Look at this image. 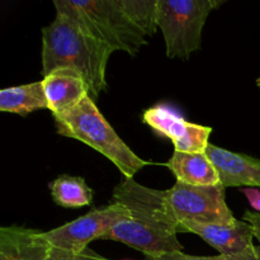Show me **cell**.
<instances>
[{
    "label": "cell",
    "mask_w": 260,
    "mask_h": 260,
    "mask_svg": "<svg viewBox=\"0 0 260 260\" xmlns=\"http://www.w3.org/2000/svg\"><path fill=\"white\" fill-rule=\"evenodd\" d=\"M113 202L128 210L129 217L118 221L101 240H112L141 251L146 256L183 251L178 240L177 218L167 203L165 190L123 178L114 187Z\"/></svg>",
    "instance_id": "obj_1"
},
{
    "label": "cell",
    "mask_w": 260,
    "mask_h": 260,
    "mask_svg": "<svg viewBox=\"0 0 260 260\" xmlns=\"http://www.w3.org/2000/svg\"><path fill=\"white\" fill-rule=\"evenodd\" d=\"M112 52L109 46L63 14L56 13L55 20L42 28L43 78L60 69L75 71L86 83L93 101L107 89V63Z\"/></svg>",
    "instance_id": "obj_2"
},
{
    "label": "cell",
    "mask_w": 260,
    "mask_h": 260,
    "mask_svg": "<svg viewBox=\"0 0 260 260\" xmlns=\"http://www.w3.org/2000/svg\"><path fill=\"white\" fill-rule=\"evenodd\" d=\"M52 117L58 135L78 140L90 146L111 160L123 178L132 179L142 168L152 164L137 156L127 146L111 123L104 118L90 95H86L71 111Z\"/></svg>",
    "instance_id": "obj_3"
},
{
    "label": "cell",
    "mask_w": 260,
    "mask_h": 260,
    "mask_svg": "<svg viewBox=\"0 0 260 260\" xmlns=\"http://www.w3.org/2000/svg\"><path fill=\"white\" fill-rule=\"evenodd\" d=\"M53 5L56 13L73 19L113 51L135 56L147 45L145 35L127 17L119 0H55Z\"/></svg>",
    "instance_id": "obj_4"
},
{
    "label": "cell",
    "mask_w": 260,
    "mask_h": 260,
    "mask_svg": "<svg viewBox=\"0 0 260 260\" xmlns=\"http://www.w3.org/2000/svg\"><path fill=\"white\" fill-rule=\"evenodd\" d=\"M221 0H157V25L169 58L188 60L202 46L206 20Z\"/></svg>",
    "instance_id": "obj_5"
},
{
    "label": "cell",
    "mask_w": 260,
    "mask_h": 260,
    "mask_svg": "<svg viewBox=\"0 0 260 260\" xmlns=\"http://www.w3.org/2000/svg\"><path fill=\"white\" fill-rule=\"evenodd\" d=\"M165 197L178 223H233L238 220L228 207L222 184L196 187L177 182L165 190Z\"/></svg>",
    "instance_id": "obj_6"
},
{
    "label": "cell",
    "mask_w": 260,
    "mask_h": 260,
    "mask_svg": "<svg viewBox=\"0 0 260 260\" xmlns=\"http://www.w3.org/2000/svg\"><path fill=\"white\" fill-rule=\"evenodd\" d=\"M128 217V210L122 203L112 202L60 228L43 231L42 235L50 248L81 253L88 249V244L93 240H101L118 221Z\"/></svg>",
    "instance_id": "obj_7"
},
{
    "label": "cell",
    "mask_w": 260,
    "mask_h": 260,
    "mask_svg": "<svg viewBox=\"0 0 260 260\" xmlns=\"http://www.w3.org/2000/svg\"><path fill=\"white\" fill-rule=\"evenodd\" d=\"M142 121L154 131L169 139L174 145V151L205 152L210 145L212 128L192 123L165 104H156L146 109Z\"/></svg>",
    "instance_id": "obj_8"
},
{
    "label": "cell",
    "mask_w": 260,
    "mask_h": 260,
    "mask_svg": "<svg viewBox=\"0 0 260 260\" xmlns=\"http://www.w3.org/2000/svg\"><path fill=\"white\" fill-rule=\"evenodd\" d=\"M178 233L194 234L223 255L244 253L255 248L253 226L244 220H236L233 223H198L183 221L178 226Z\"/></svg>",
    "instance_id": "obj_9"
},
{
    "label": "cell",
    "mask_w": 260,
    "mask_h": 260,
    "mask_svg": "<svg viewBox=\"0 0 260 260\" xmlns=\"http://www.w3.org/2000/svg\"><path fill=\"white\" fill-rule=\"evenodd\" d=\"M205 154L220 175L223 188H260V160L210 144Z\"/></svg>",
    "instance_id": "obj_10"
},
{
    "label": "cell",
    "mask_w": 260,
    "mask_h": 260,
    "mask_svg": "<svg viewBox=\"0 0 260 260\" xmlns=\"http://www.w3.org/2000/svg\"><path fill=\"white\" fill-rule=\"evenodd\" d=\"M48 111L58 116L75 108L86 95L89 89L84 79L75 71L60 69L43 78Z\"/></svg>",
    "instance_id": "obj_11"
},
{
    "label": "cell",
    "mask_w": 260,
    "mask_h": 260,
    "mask_svg": "<svg viewBox=\"0 0 260 260\" xmlns=\"http://www.w3.org/2000/svg\"><path fill=\"white\" fill-rule=\"evenodd\" d=\"M43 231L23 226L0 229V260H46L50 245Z\"/></svg>",
    "instance_id": "obj_12"
},
{
    "label": "cell",
    "mask_w": 260,
    "mask_h": 260,
    "mask_svg": "<svg viewBox=\"0 0 260 260\" xmlns=\"http://www.w3.org/2000/svg\"><path fill=\"white\" fill-rule=\"evenodd\" d=\"M165 165L177 178V182L183 184L196 187L221 184L217 169L205 152L174 151Z\"/></svg>",
    "instance_id": "obj_13"
},
{
    "label": "cell",
    "mask_w": 260,
    "mask_h": 260,
    "mask_svg": "<svg viewBox=\"0 0 260 260\" xmlns=\"http://www.w3.org/2000/svg\"><path fill=\"white\" fill-rule=\"evenodd\" d=\"M40 109H48L42 80L0 91V111L4 113L28 116Z\"/></svg>",
    "instance_id": "obj_14"
},
{
    "label": "cell",
    "mask_w": 260,
    "mask_h": 260,
    "mask_svg": "<svg viewBox=\"0 0 260 260\" xmlns=\"http://www.w3.org/2000/svg\"><path fill=\"white\" fill-rule=\"evenodd\" d=\"M53 202L63 208H79L90 206L94 190L81 177L62 174L48 184Z\"/></svg>",
    "instance_id": "obj_15"
},
{
    "label": "cell",
    "mask_w": 260,
    "mask_h": 260,
    "mask_svg": "<svg viewBox=\"0 0 260 260\" xmlns=\"http://www.w3.org/2000/svg\"><path fill=\"white\" fill-rule=\"evenodd\" d=\"M122 9L131 22L147 36H154L157 28V0H119Z\"/></svg>",
    "instance_id": "obj_16"
},
{
    "label": "cell",
    "mask_w": 260,
    "mask_h": 260,
    "mask_svg": "<svg viewBox=\"0 0 260 260\" xmlns=\"http://www.w3.org/2000/svg\"><path fill=\"white\" fill-rule=\"evenodd\" d=\"M145 260H260V245L255 246L251 250L239 254H230V255L218 254L216 256H196L185 254L183 251H177V253L162 254L159 256H146Z\"/></svg>",
    "instance_id": "obj_17"
},
{
    "label": "cell",
    "mask_w": 260,
    "mask_h": 260,
    "mask_svg": "<svg viewBox=\"0 0 260 260\" xmlns=\"http://www.w3.org/2000/svg\"><path fill=\"white\" fill-rule=\"evenodd\" d=\"M46 260H109L104 256L99 255L91 249H85L81 253H73V251L61 250V249L50 248Z\"/></svg>",
    "instance_id": "obj_18"
},
{
    "label": "cell",
    "mask_w": 260,
    "mask_h": 260,
    "mask_svg": "<svg viewBox=\"0 0 260 260\" xmlns=\"http://www.w3.org/2000/svg\"><path fill=\"white\" fill-rule=\"evenodd\" d=\"M243 193L254 208V212L260 213V190L258 188H244Z\"/></svg>",
    "instance_id": "obj_19"
},
{
    "label": "cell",
    "mask_w": 260,
    "mask_h": 260,
    "mask_svg": "<svg viewBox=\"0 0 260 260\" xmlns=\"http://www.w3.org/2000/svg\"><path fill=\"white\" fill-rule=\"evenodd\" d=\"M244 221L250 223L254 229V236L260 244V213L251 212V211H246L244 213Z\"/></svg>",
    "instance_id": "obj_20"
},
{
    "label": "cell",
    "mask_w": 260,
    "mask_h": 260,
    "mask_svg": "<svg viewBox=\"0 0 260 260\" xmlns=\"http://www.w3.org/2000/svg\"><path fill=\"white\" fill-rule=\"evenodd\" d=\"M256 86H258V88H260V78L256 79Z\"/></svg>",
    "instance_id": "obj_21"
}]
</instances>
